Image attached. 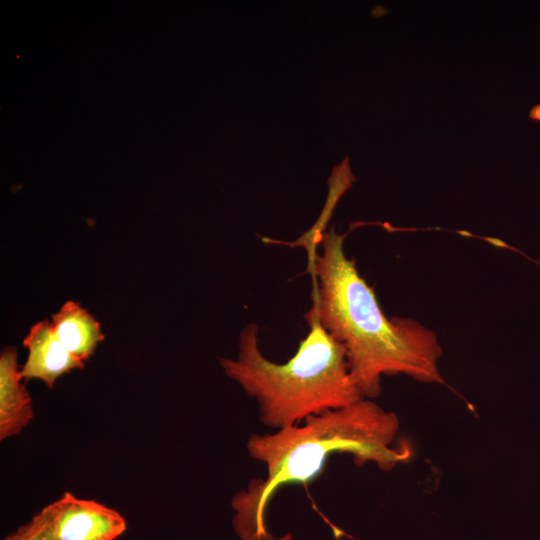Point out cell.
I'll return each instance as SVG.
<instances>
[{"mask_svg": "<svg viewBox=\"0 0 540 540\" xmlns=\"http://www.w3.org/2000/svg\"><path fill=\"white\" fill-rule=\"evenodd\" d=\"M529 118L531 120L540 122V104H536L531 108Z\"/></svg>", "mask_w": 540, "mask_h": 540, "instance_id": "9", "label": "cell"}, {"mask_svg": "<svg viewBox=\"0 0 540 540\" xmlns=\"http://www.w3.org/2000/svg\"><path fill=\"white\" fill-rule=\"evenodd\" d=\"M39 513L55 540H115L127 529L117 510L71 492L63 493Z\"/></svg>", "mask_w": 540, "mask_h": 540, "instance_id": "4", "label": "cell"}, {"mask_svg": "<svg viewBox=\"0 0 540 540\" xmlns=\"http://www.w3.org/2000/svg\"><path fill=\"white\" fill-rule=\"evenodd\" d=\"M51 325L65 348L84 363L104 340L100 324L74 301H67L52 315Z\"/></svg>", "mask_w": 540, "mask_h": 540, "instance_id": "7", "label": "cell"}, {"mask_svg": "<svg viewBox=\"0 0 540 540\" xmlns=\"http://www.w3.org/2000/svg\"><path fill=\"white\" fill-rule=\"evenodd\" d=\"M345 234L334 226L310 229L301 237L316 241L307 249L313 279V304L308 310L346 351L350 372L364 398L382 391L383 375L404 374L423 383L444 384L439 369L442 347L434 331L403 317L388 318L373 288L359 275L344 252Z\"/></svg>", "mask_w": 540, "mask_h": 540, "instance_id": "1", "label": "cell"}, {"mask_svg": "<svg viewBox=\"0 0 540 540\" xmlns=\"http://www.w3.org/2000/svg\"><path fill=\"white\" fill-rule=\"evenodd\" d=\"M15 347L0 355V440L19 434L32 420V400L22 382Z\"/></svg>", "mask_w": 540, "mask_h": 540, "instance_id": "6", "label": "cell"}, {"mask_svg": "<svg viewBox=\"0 0 540 540\" xmlns=\"http://www.w3.org/2000/svg\"><path fill=\"white\" fill-rule=\"evenodd\" d=\"M4 540H55V538L38 512L27 523L8 534Z\"/></svg>", "mask_w": 540, "mask_h": 540, "instance_id": "8", "label": "cell"}, {"mask_svg": "<svg viewBox=\"0 0 540 540\" xmlns=\"http://www.w3.org/2000/svg\"><path fill=\"white\" fill-rule=\"evenodd\" d=\"M400 421L374 400L307 417L302 424L268 434H252L246 443L253 459L263 463L266 476L252 479L237 492L231 506L233 528L241 540H291L289 533L276 539L269 533L265 514L274 494L283 486L306 484L324 470L330 456L348 453L358 466L374 463L391 471L412 456L408 441L394 446Z\"/></svg>", "mask_w": 540, "mask_h": 540, "instance_id": "2", "label": "cell"}, {"mask_svg": "<svg viewBox=\"0 0 540 540\" xmlns=\"http://www.w3.org/2000/svg\"><path fill=\"white\" fill-rule=\"evenodd\" d=\"M304 318L309 331L285 363L263 355L255 323L241 331L236 359L220 358L226 375L255 398L260 422L274 430L364 398L350 372L344 346L327 333L316 315L308 311Z\"/></svg>", "mask_w": 540, "mask_h": 540, "instance_id": "3", "label": "cell"}, {"mask_svg": "<svg viewBox=\"0 0 540 540\" xmlns=\"http://www.w3.org/2000/svg\"><path fill=\"white\" fill-rule=\"evenodd\" d=\"M23 346L28 350L27 359L20 367L25 382L39 379L52 389L59 377L85 365L65 348L47 320L31 327Z\"/></svg>", "mask_w": 540, "mask_h": 540, "instance_id": "5", "label": "cell"}]
</instances>
